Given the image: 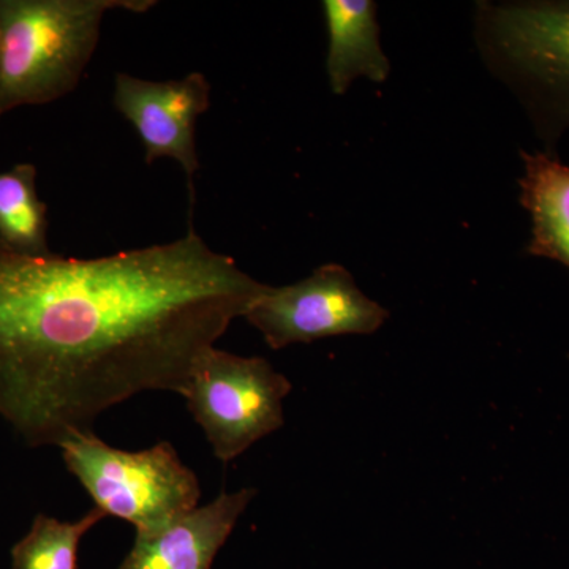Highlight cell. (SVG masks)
<instances>
[{"instance_id":"6da1fadb","label":"cell","mask_w":569,"mask_h":569,"mask_svg":"<svg viewBox=\"0 0 569 569\" xmlns=\"http://www.w3.org/2000/svg\"><path fill=\"white\" fill-rule=\"evenodd\" d=\"M266 287L192 224L178 241L91 260L0 244V417L29 447L59 448L140 392L182 396Z\"/></svg>"},{"instance_id":"7a4b0ae2","label":"cell","mask_w":569,"mask_h":569,"mask_svg":"<svg viewBox=\"0 0 569 569\" xmlns=\"http://www.w3.org/2000/svg\"><path fill=\"white\" fill-rule=\"evenodd\" d=\"M151 0H0V116L66 97L100 40L104 13Z\"/></svg>"},{"instance_id":"3957f363","label":"cell","mask_w":569,"mask_h":569,"mask_svg":"<svg viewBox=\"0 0 569 569\" xmlns=\"http://www.w3.org/2000/svg\"><path fill=\"white\" fill-rule=\"evenodd\" d=\"M477 40L545 152L557 156V142L569 130V0L479 3Z\"/></svg>"},{"instance_id":"277c9868","label":"cell","mask_w":569,"mask_h":569,"mask_svg":"<svg viewBox=\"0 0 569 569\" xmlns=\"http://www.w3.org/2000/svg\"><path fill=\"white\" fill-rule=\"evenodd\" d=\"M59 448L96 508L132 523L137 533L162 530L200 507V481L168 441L130 452L89 432L69 438Z\"/></svg>"},{"instance_id":"5b68a950","label":"cell","mask_w":569,"mask_h":569,"mask_svg":"<svg viewBox=\"0 0 569 569\" xmlns=\"http://www.w3.org/2000/svg\"><path fill=\"white\" fill-rule=\"evenodd\" d=\"M291 388L264 358L212 347L198 359L182 397L213 456L230 463L283 426V400Z\"/></svg>"},{"instance_id":"8992f818","label":"cell","mask_w":569,"mask_h":569,"mask_svg":"<svg viewBox=\"0 0 569 569\" xmlns=\"http://www.w3.org/2000/svg\"><path fill=\"white\" fill-rule=\"evenodd\" d=\"M272 350L339 336H369L389 310L362 293L342 264L320 266L306 279L266 287L244 316Z\"/></svg>"},{"instance_id":"52a82bcc","label":"cell","mask_w":569,"mask_h":569,"mask_svg":"<svg viewBox=\"0 0 569 569\" xmlns=\"http://www.w3.org/2000/svg\"><path fill=\"white\" fill-rule=\"evenodd\" d=\"M112 103L137 130L146 163L171 159L181 164L194 203L193 176L200 168L194 127L211 107V84L193 71L182 80L149 81L118 73Z\"/></svg>"},{"instance_id":"ba28073f","label":"cell","mask_w":569,"mask_h":569,"mask_svg":"<svg viewBox=\"0 0 569 569\" xmlns=\"http://www.w3.org/2000/svg\"><path fill=\"white\" fill-rule=\"evenodd\" d=\"M254 496V489L220 492L211 503L194 508L162 530L137 533L119 569H211Z\"/></svg>"},{"instance_id":"9c48e42d","label":"cell","mask_w":569,"mask_h":569,"mask_svg":"<svg viewBox=\"0 0 569 569\" xmlns=\"http://www.w3.org/2000/svg\"><path fill=\"white\" fill-rule=\"evenodd\" d=\"M328 31L326 74L329 88L343 96L358 78L385 82L391 63L380 41L377 6L372 0H325Z\"/></svg>"},{"instance_id":"30bf717a","label":"cell","mask_w":569,"mask_h":569,"mask_svg":"<svg viewBox=\"0 0 569 569\" xmlns=\"http://www.w3.org/2000/svg\"><path fill=\"white\" fill-rule=\"evenodd\" d=\"M520 157L519 201L531 220L527 252L569 269V167L552 153L520 151Z\"/></svg>"},{"instance_id":"8fae6325","label":"cell","mask_w":569,"mask_h":569,"mask_svg":"<svg viewBox=\"0 0 569 569\" xmlns=\"http://www.w3.org/2000/svg\"><path fill=\"white\" fill-rule=\"evenodd\" d=\"M0 244L26 257H48V206L37 192V168L0 171Z\"/></svg>"},{"instance_id":"7c38bea8","label":"cell","mask_w":569,"mask_h":569,"mask_svg":"<svg viewBox=\"0 0 569 569\" xmlns=\"http://www.w3.org/2000/svg\"><path fill=\"white\" fill-rule=\"evenodd\" d=\"M103 518L99 508L77 522L37 516L29 533L11 549V569H77L82 537Z\"/></svg>"}]
</instances>
